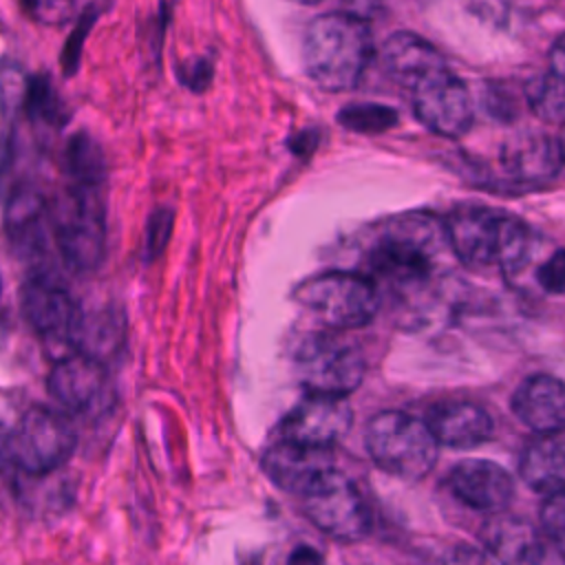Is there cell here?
Listing matches in <instances>:
<instances>
[{
  "label": "cell",
  "instance_id": "obj_1",
  "mask_svg": "<svg viewBox=\"0 0 565 565\" xmlns=\"http://www.w3.org/2000/svg\"><path fill=\"white\" fill-rule=\"evenodd\" d=\"M373 55L366 20L351 13H324L309 22L302 40L307 75L324 90H349L362 79Z\"/></svg>",
  "mask_w": 565,
  "mask_h": 565
},
{
  "label": "cell",
  "instance_id": "obj_2",
  "mask_svg": "<svg viewBox=\"0 0 565 565\" xmlns=\"http://www.w3.org/2000/svg\"><path fill=\"white\" fill-rule=\"evenodd\" d=\"M446 238L457 258L472 267H497L505 274L519 271L530 258V230L508 212L468 205L450 214Z\"/></svg>",
  "mask_w": 565,
  "mask_h": 565
},
{
  "label": "cell",
  "instance_id": "obj_3",
  "mask_svg": "<svg viewBox=\"0 0 565 565\" xmlns=\"http://www.w3.org/2000/svg\"><path fill=\"white\" fill-rule=\"evenodd\" d=\"M104 183L68 179L51 205V230L64 263L75 271H93L106 254Z\"/></svg>",
  "mask_w": 565,
  "mask_h": 565
},
{
  "label": "cell",
  "instance_id": "obj_4",
  "mask_svg": "<svg viewBox=\"0 0 565 565\" xmlns=\"http://www.w3.org/2000/svg\"><path fill=\"white\" fill-rule=\"evenodd\" d=\"M366 450L384 472L415 481L435 466L437 439L426 422L402 411H384L366 426Z\"/></svg>",
  "mask_w": 565,
  "mask_h": 565
},
{
  "label": "cell",
  "instance_id": "obj_5",
  "mask_svg": "<svg viewBox=\"0 0 565 565\" xmlns=\"http://www.w3.org/2000/svg\"><path fill=\"white\" fill-rule=\"evenodd\" d=\"M77 446V433L66 411L31 406L11 430L9 461L29 477H46L62 468Z\"/></svg>",
  "mask_w": 565,
  "mask_h": 565
},
{
  "label": "cell",
  "instance_id": "obj_6",
  "mask_svg": "<svg viewBox=\"0 0 565 565\" xmlns=\"http://www.w3.org/2000/svg\"><path fill=\"white\" fill-rule=\"evenodd\" d=\"M294 298L329 329H358L373 320L380 307L375 285L351 271H327L305 280Z\"/></svg>",
  "mask_w": 565,
  "mask_h": 565
},
{
  "label": "cell",
  "instance_id": "obj_7",
  "mask_svg": "<svg viewBox=\"0 0 565 565\" xmlns=\"http://www.w3.org/2000/svg\"><path fill=\"white\" fill-rule=\"evenodd\" d=\"M437 232L419 216L386 230L369 254V267L391 285L424 282L435 269Z\"/></svg>",
  "mask_w": 565,
  "mask_h": 565
},
{
  "label": "cell",
  "instance_id": "obj_8",
  "mask_svg": "<svg viewBox=\"0 0 565 565\" xmlns=\"http://www.w3.org/2000/svg\"><path fill=\"white\" fill-rule=\"evenodd\" d=\"M22 313L31 329L53 347L66 351L77 347L84 311L71 289L51 271H33L20 291Z\"/></svg>",
  "mask_w": 565,
  "mask_h": 565
},
{
  "label": "cell",
  "instance_id": "obj_9",
  "mask_svg": "<svg viewBox=\"0 0 565 565\" xmlns=\"http://www.w3.org/2000/svg\"><path fill=\"white\" fill-rule=\"evenodd\" d=\"M300 497L309 521L335 541H360L371 530V512L362 492L335 468L324 472Z\"/></svg>",
  "mask_w": 565,
  "mask_h": 565
},
{
  "label": "cell",
  "instance_id": "obj_10",
  "mask_svg": "<svg viewBox=\"0 0 565 565\" xmlns=\"http://www.w3.org/2000/svg\"><path fill=\"white\" fill-rule=\"evenodd\" d=\"M296 377L309 393L347 395L364 377V358L338 335H311L296 353Z\"/></svg>",
  "mask_w": 565,
  "mask_h": 565
},
{
  "label": "cell",
  "instance_id": "obj_11",
  "mask_svg": "<svg viewBox=\"0 0 565 565\" xmlns=\"http://www.w3.org/2000/svg\"><path fill=\"white\" fill-rule=\"evenodd\" d=\"M110 388L106 362L82 349L62 353L49 373V393L66 413L95 415L104 411Z\"/></svg>",
  "mask_w": 565,
  "mask_h": 565
},
{
  "label": "cell",
  "instance_id": "obj_12",
  "mask_svg": "<svg viewBox=\"0 0 565 565\" xmlns=\"http://www.w3.org/2000/svg\"><path fill=\"white\" fill-rule=\"evenodd\" d=\"M413 90V108L417 119L441 137H461L472 126V102L466 84L441 68L422 79Z\"/></svg>",
  "mask_w": 565,
  "mask_h": 565
},
{
  "label": "cell",
  "instance_id": "obj_13",
  "mask_svg": "<svg viewBox=\"0 0 565 565\" xmlns=\"http://www.w3.org/2000/svg\"><path fill=\"white\" fill-rule=\"evenodd\" d=\"M353 424V411L344 395L309 393L280 424V437L307 446L331 448Z\"/></svg>",
  "mask_w": 565,
  "mask_h": 565
},
{
  "label": "cell",
  "instance_id": "obj_14",
  "mask_svg": "<svg viewBox=\"0 0 565 565\" xmlns=\"http://www.w3.org/2000/svg\"><path fill=\"white\" fill-rule=\"evenodd\" d=\"M333 468L335 463L329 448L307 446L282 437L263 455V470L271 483L294 494H302L311 483Z\"/></svg>",
  "mask_w": 565,
  "mask_h": 565
},
{
  "label": "cell",
  "instance_id": "obj_15",
  "mask_svg": "<svg viewBox=\"0 0 565 565\" xmlns=\"http://www.w3.org/2000/svg\"><path fill=\"white\" fill-rule=\"evenodd\" d=\"M448 486L461 503L479 512H503L514 499L512 477L486 459L459 461L448 475Z\"/></svg>",
  "mask_w": 565,
  "mask_h": 565
},
{
  "label": "cell",
  "instance_id": "obj_16",
  "mask_svg": "<svg viewBox=\"0 0 565 565\" xmlns=\"http://www.w3.org/2000/svg\"><path fill=\"white\" fill-rule=\"evenodd\" d=\"M426 426L437 444L450 448H475L494 433V422L486 408L463 399L439 402L428 408Z\"/></svg>",
  "mask_w": 565,
  "mask_h": 565
},
{
  "label": "cell",
  "instance_id": "obj_17",
  "mask_svg": "<svg viewBox=\"0 0 565 565\" xmlns=\"http://www.w3.org/2000/svg\"><path fill=\"white\" fill-rule=\"evenodd\" d=\"M512 413L539 435L565 430V382L552 375H532L512 395Z\"/></svg>",
  "mask_w": 565,
  "mask_h": 565
},
{
  "label": "cell",
  "instance_id": "obj_18",
  "mask_svg": "<svg viewBox=\"0 0 565 565\" xmlns=\"http://www.w3.org/2000/svg\"><path fill=\"white\" fill-rule=\"evenodd\" d=\"M380 57L386 73L406 88H413L428 75L446 68L441 53L428 40L408 31L388 35Z\"/></svg>",
  "mask_w": 565,
  "mask_h": 565
},
{
  "label": "cell",
  "instance_id": "obj_19",
  "mask_svg": "<svg viewBox=\"0 0 565 565\" xmlns=\"http://www.w3.org/2000/svg\"><path fill=\"white\" fill-rule=\"evenodd\" d=\"M563 148L547 135H516L501 150L503 170L519 181H541L558 174L563 166Z\"/></svg>",
  "mask_w": 565,
  "mask_h": 565
},
{
  "label": "cell",
  "instance_id": "obj_20",
  "mask_svg": "<svg viewBox=\"0 0 565 565\" xmlns=\"http://www.w3.org/2000/svg\"><path fill=\"white\" fill-rule=\"evenodd\" d=\"M4 227L18 249L33 254L44 247L46 227H51V205L33 185H20L7 201Z\"/></svg>",
  "mask_w": 565,
  "mask_h": 565
},
{
  "label": "cell",
  "instance_id": "obj_21",
  "mask_svg": "<svg viewBox=\"0 0 565 565\" xmlns=\"http://www.w3.org/2000/svg\"><path fill=\"white\" fill-rule=\"evenodd\" d=\"M483 543L503 563H539L545 550L532 523L503 512H494L483 525Z\"/></svg>",
  "mask_w": 565,
  "mask_h": 565
},
{
  "label": "cell",
  "instance_id": "obj_22",
  "mask_svg": "<svg viewBox=\"0 0 565 565\" xmlns=\"http://www.w3.org/2000/svg\"><path fill=\"white\" fill-rule=\"evenodd\" d=\"M519 472L525 486L539 494L565 492V441L539 435L523 448Z\"/></svg>",
  "mask_w": 565,
  "mask_h": 565
},
{
  "label": "cell",
  "instance_id": "obj_23",
  "mask_svg": "<svg viewBox=\"0 0 565 565\" xmlns=\"http://www.w3.org/2000/svg\"><path fill=\"white\" fill-rule=\"evenodd\" d=\"M525 99L532 113L547 124L565 121V79L552 71L525 84Z\"/></svg>",
  "mask_w": 565,
  "mask_h": 565
},
{
  "label": "cell",
  "instance_id": "obj_24",
  "mask_svg": "<svg viewBox=\"0 0 565 565\" xmlns=\"http://www.w3.org/2000/svg\"><path fill=\"white\" fill-rule=\"evenodd\" d=\"M66 177L75 181L106 183L104 154L86 132H77L66 146Z\"/></svg>",
  "mask_w": 565,
  "mask_h": 565
},
{
  "label": "cell",
  "instance_id": "obj_25",
  "mask_svg": "<svg viewBox=\"0 0 565 565\" xmlns=\"http://www.w3.org/2000/svg\"><path fill=\"white\" fill-rule=\"evenodd\" d=\"M338 121L358 132H380L397 121V113L382 104H351L338 113Z\"/></svg>",
  "mask_w": 565,
  "mask_h": 565
},
{
  "label": "cell",
  "instance_id": "obj_26",
  "mask_svg": "<svg viewBox=\"0 0 565 565\" xmlns=\"http://www.w3.org/2000/svg\"><path fill=\"white\" fill-rule=\"evenodd\" d=\"M24 108L33 121H46L49 126H60V121L64 119L62 104L53 86L44 77H35L29 82L24 90Z\"/></svg>",
  "mask_w": 565,
  "mask_h": 565
},
{
  "label": "cell",
  "instance_id": "obj_27",
  "mask_svg": "<svg viewBox=\"0 0 565 565\" xmlns=\"http://www.w3.org/2000/svg\"><path fill=\"white\" fill-rule=\"evenodd\" d=\"M26 13L46 26H62L88 11L90 0H22Z\"/></svg>",
  "mask_w": 565,
  "mask_h": 565
},
{
  "label": "cell",
  "instance_id": "obj_28",
  "mask_svg": "<svg viewBox=\"0 0 565 565\" xmlns=\"http://www.w3.org/2000/svg\"><path fill=\"white\" fill-rule=\"evenodd\" d=\"M541 525L545 536L565 554V492L545 499L541 508Z\"/></svg>",
  "mask_w": 565,
  "mask_h": 565
},
{
  "label": "cell",
  "instance_id": "obj_29",
  "mask_svg": "<svg viewBox=\"0 0 565 565\" xmlns=\"http://www.w3.org/2000/svg\"><path fill=\"white\" fill-rule=\"evenodd\" d=\"M172 212L170 210H157L146 227V243H143V252H146V260H152L154 256L161 254L163 245L168 243L170 230H172Z\"/></svg>",
  "mask_w": 565,
  "mask_h": 565
},
{
  "label": "cell",
  "instance_id": "obj_30",
  "mask_svg": "<svg viewBox=\"0 0 565 565\" xmlns=\"http://www.w3.org/2000/svg\"><path fill=\"white\" fill-rule=\"evenodd\" d=\"M539 285L556 296H565V249H556L541 267H539Z\"/></svg>",
  "mask_w": 565,
  "mask_h": 565
},
{
  "label": "cell",
  "instance_id": "obj_31",
  "mask_svg": "<svg viewBox=\"0 0 565 565\" xmlns=\"http://www.w3.org/2000/svg\"><path fill=\"white\" fill-rule=\"evenodd\" d=\"M210 77H212V66H210L205 60H196V62L192 64V68H188V71L181 73V79H183L190 88H194V90H201V88L210 82Z\"/></svg>",
  "mask_w": 565,
  "mask_h": 565
},
{
  "label": "cell",
  "instance_id": "obj_32",
  "mask_svg": "<svg viewBox=\"0 0 565 565\" xmlns=\"http://www.w3.org/2000/svg\"><path fill=\"white\" fill-rule=\"evenodd\" d=\"M382 2H384V0H342L344 13H351V15L360 18V20L373 18V15L380 11Z\"/></svg>",
  "mask_w": 565,
  "mask_h": 565
},
{
  "label": "cell",
  "instance_id": "obj_33",
  "mask_svg": "<svg viewBox=\"0 0 565 565\" xmlns=\"http://www.w3.org/2000/svg\"><path fill=\"white\" fill-rule=\"evenodd\" d=\"M550 71L565 79V33L558 35L550 49Z\"/></svg>",
  "mask_w": 565,
  "mask_h": 565
},
{
  "label": "cell",
  "instance_id": "obj_34",
  "mask_svg": "<svg viewBox=\"0 0 565 565\" xmlns=\"http://www.w3.org/2000/svg\"><path fill=\"white\" fill-rule=\"evenodd\" d=\"M9 444H11V430L0 422V463L9 461Z\"/></svg>",
  "mask_w": 565,
  "mask_h": 565
},
{
  "label": "cell",
  "instance_id": "obj_35",
  "mask_svg": "<svg viewBox=\"0 0 565 565\" xmlns=\"http://www.w3.org/2000/svg\"><path fill=\"white\" fill-rule=\"evenodd\" d=\"M291 2H298V4H316L320 0H291Z\"/></svg>",
  "mask_w": 565,
  "mask_h": 565
},
{
  "label": "cell",
  "instance_id": "obj_36",
  "mask_svg": "<svg viewBox=\"0 0 565 565\" xmlns=\"http://www.w3.org/2000/svg\"><path fill=\"white\" fill-rule=\"evenodd\" d=\"M561 148H563V154H565V137H563V143H561Z\"/></svg>",
  "mask_w": 565,
  "mask_h": 565
},
{
  "label": "cell",
  "instance_id": "obj_37",
  "mask_svg": "<svg viewBox=\"0 0 565 565\" xmlns=\"http://www.w3.org/2000/svg\"><path fill=\"white\" fill-rule=\"evenodd\" d=\"M0 291H2V276H0Z\"/></svg>",
  "mask_w": 565,
  "mask_h": 565
}]
</instances>
